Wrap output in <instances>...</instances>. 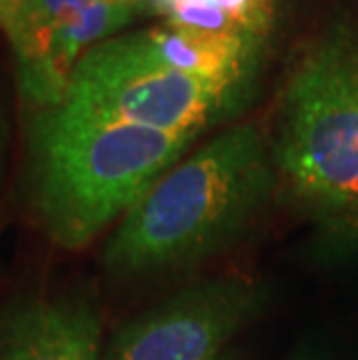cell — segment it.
Returning <instances> with one entry per match:
<instances>
[{
  "label": "cell",
  "mask_w": 358,
  "mask_h": 360,
  "mask_svg": "<svg viewBox=\"0 0 358 360\" xmlns=\"http://www.w3.org/2000/svg\"><path fill=\"white\" fill-rule=\"evenodd\" d=\"M251 86L198 79L158 63L135 33L96 44L75 68L60 105L163 133L200 137L235 117Z\"/></svg>",
  "instance_id": "cell-4"
},
{
  "label": "cell",
  "mask_w": 358,
  "mask_h": 360,
  "mask_svg": "<svg viewBox=\"0 0 358 360\" xmlns=\"http://www.w3.org/2000/svg\"><path fill=\"white\" fill-rule=\"evenodd\" d=\"M87 3L89 0H21L19 10L3 30L12 44L17 68L33 60L51 33Z\"/></svg>",
  "instance_id": "cell-9"
},
{
  "label": "cell",
  "mask_w": 358,
  "mask_h": 360,
  "mask_svg": "<svg viewBox=\"0 0 358 360\" xmlns=\"http://www.w3.org/2000/svg\"><path fill=\"white\" fill-rule=\"evenodd\" d=\"M147 12L167 24L265 42L275 26V0H154Z\"/></svg>",
  "instance_id": "cell-8"
},
{
  "label": "cell",
  "mask_w": 358,
  "mask_h": 360,
  "mask_svg": "<svg viewBox=\"0 0 358 360\" xmlns=\"http://www.w3.org/2000/svg\"><path fill=\"white\" fill-rule=\"evenodd\" d=\"M98 3H110V5H133L131 0H98Z\"/></svg>",
  "instance_id": "cell-15"
},
{
  "label": "cell",
  "mask_w": 358,
  "mask_h": 360,
  "mask_svg": "<svg viewBox=\"0 0 358 360\" xmlns=\"http://www.w3.org/2000/svg\"><path fill=\"white\" fill-rule=\"evenodd\" d=\"M272 160L319 224L358 214V30L333 26L293 70Z\"/></svg>",
  "instance_id": "cell-3"
},
{
  "label": "cell",
  "mask_w": 358,
  "mask_h": 360,
  "mask_svg": "<svg viewBox=\"0 0 358 360\" xmlns=\"http://www.w3.org/2000/svg\"><path fill=\"white\" fill-rule=\"evenodd\" d=\"M207 360H233V356L228 354V349H226V351H221L219 356H212V358H207Z\"/></svg>",
  "instance_id": "cell-14"
},
{
  "label": "cell",
  "mask_w": 358,
  "mask_h": 360,
  "mask_svg": "<svg viewBox=\"0 0 358 360\" xmlns=\"http://www.w3.org/2000/svg\"><path fill=\"white\" fill-rule=\"evenodd\" d=\"M319 249H324L326 254L335 258H347L358 256V214L340 221H326L319 224Z\"/></svg>",
  "instance_id": "cell-10"
},
{
  "label": "cell",
  "mask_w": 358,
  "mask_h": 360,
  "mask_svg": "<svg viewBox=\"0 0 358 360\" xmlns=\"http://www.w3.org/2000/svg\"><path fill=\"white\" fill-rule=\"evenodd\" d=\"M275 186L277 167L261 130L228 128L172 165L128 210L105 244V270L126 279L188 270L231 247Z\"/></svg>",
  "instance_id": "cell-1"
},
{
  "label": "cell",
  "mask_w": 358,
  "mask_h": 360,
  "mask_svg": "<svg viewBox=\"0 0 358 360\" xmlns=\"http://www.w3.org/2000/svg\"><path fill=\"white\" fill-rule=\"evenodd\" d=\"M103 321L77 295L35 297L0 321V360H101Z\"/></svg>",
  "instance_id": "cell-6"
},
{
  "label": "cell",
  "mask_w": 358,
  "mask_h": 360,
  "mask_svg": "<svg viewBox=\"0 0 358 360\" xmlns=\"http://www.w3.org/2000/svg\"><path fill=\"white\" fill-rule=\"evenodd\" d=\"M265 290L242 274H221L174 290L126 321L103 347L101 360H207L263 307Z\"/></svg>",
  "instance_id": "cell-5"
},
{
  "label": "cell",
  "mask_w": 358,
  "mask_h": 360,
  "mask_svg": "<svg viewBox=\"0 0 358 360\" xmlns=\"http://www.w3.org/2000/svg\"><path fill=\"white\" fill-rule=\"evenodd\" d=\"M21 0H0V30H5L7 24L12 21L14 12L19 10Z\"/></svg>",
  "instance_id": "cell-12"
},
{
  "label": "cell",
  "mask_w": 358,
  "mask_h": 360,
  "mask_svg": "<svg viewBox=\"0 0 358 360\" xmlns=\"http://www.w3.org/2000/svg\"><path fill=\"white\" fill-rule=\"evenodd\" d=\"M142 49L158 63L198 79L251 86L265 42L245 35L210 33L163 21L135 33Z\"/></svg>",
  "instance_id": "cell-7"
},
{
  "label": "cell",
  "mask_w": 358,
  "mask_h": 360,
  "mask_svg": "<svg viewBox=\"0 0 358 360\" xmlns=\"http://www.w3.org/2000/svg\"><path fill=\"white\" fill-rule=\"evenodd\" d=\"M131 3L138 7V10H147V7L154 3V0H131Z\"/></svg>",
  "instance_id": "cell-13"
},
{
  "label": "cell",
  "mask_w": 358,
  "mask_h": 360,
  "mask_svg": "<svg viewBox=\"0 0 358 360\" xmlns=\"http://www.w3.org/2000/svg\"><path fill=\"white\" fill-rule=\"evenodd\" d=\"M196 140L68 105L33 110L26 165L30 212L60 249H84L119 224Z\"/></svg>",
  "instance_id": "cell-2"
},
{
  "label": "cell",
  "mask_w": 358,
  "mask_h": 360,
  "mask_svg": "<svg viewBox=\"0 0 358 360\" xmlns=\"http://www.w3.org/2000/svg\"><path fill=\"white\" fill-rule=\"evenodd\" d=\"M7 149H10V119H7L5 110L0 107V177H3L5 170Z\"/></svg>",
  "instance_id": "cell-11"
}]
</instances>
